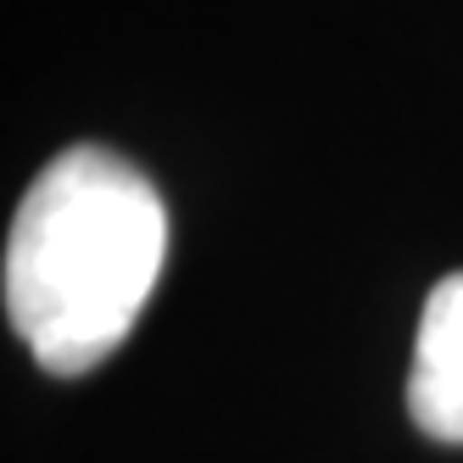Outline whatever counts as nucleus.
<instances>
[{"label": "nucleus", "mask_w": 463, "mask_h": 463, "mask_svg": "<svg viewBox=\"0 0 463 463\" xmlns=\"http://www.w3.org/2000/svg\"><path fill=\"white\" fill-rule=\"evenodd\" d=\"M168 257V207L128 156L68 146L23 190L6 235V318L51 374L123 346Z\"/></svg>", "instance_id": "obj_1"}, {"label": "nucleus", "mask_w": 463, "mask_h": 463, "mask_svg": "<svg viewBox=\"0 0 463 463\" xmlns=\"http://www.w3.org/2000/svg\"><path fill=\"white\" fill-rule=\"evenodd\" d=\"M408 413L424 436L463 447V269L447 274L419 313Z\"/></svg>", "instance_id": "obj_2"}]
</instances>
